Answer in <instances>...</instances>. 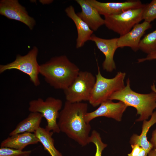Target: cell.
<instances>
[{
	"label": "cell",
	"instance_id": "cell-1",
	"mask_svg": "<svg viewBox=\"0 0 156 156\" xmlns=\"http://www.w3.org/2000/svg\"><path fill=\"white\" fill-rule=\"evenodd\" d=\"M88 108L86 103H73L66 101L58 119L60 131L82 146L89 144L91 127L85 119Z\"/></svg>",
	"mask_w": 156,
	"mask_h": 156
},
{
	"label": "cell",
	"instance_id": "cell-2",
	"mask_svg": "<svg viewBox=\"0 0 156 156\" xmlns=\"http://www.w3.org/2000/svg\"><path fill=\"white\" fill-rule=\"evenodd\" d=\"M80 70L65 55L53 57L40 65V74L50 86L64 90L73 82Z\"/></svg>",
	"mask_w": 156,
	"mask_h": 156
},
{
	"label": "cell",
	"instance_id": "cell-3",
	"mask_svg": "<svg viewBox=\"0 0 156 156\" xmlns=\"http://www.w3.org/2000/svg\"><path fill=\"white\" fill-rule=\"evenodd\" d=\"M109 99L117 100L125 103L128 107L135 108L137 114L139 115L137 121H144L148 119L156 108V93L152 91L146 94L138 93L130 88V81L128 78L126 85L122 89L112 94Z\"/></svg>",
	"mask_w": 156,
	"mask_h": 156
},
{
	"label": "cell",
	"instance_id": "cell-4",
	"mask_svg": "<svg viewBox=\"0 0 156 156\" xmlns=\"http://www.w3.org/2000/svg\"><path fill=\"white\" fill-rule=\"evenodd\" d=\"M125 73L119 71L114 77L107 78L102 75L98 66L95 82L88 101L94 107H96L109 100L114 93L122 89L125 86Z\"/></svg>",
	"mask_w": 156,
	"mask_h": 156
},
{
	"label": "cell",
	"instance_id": "cell-5",
	"mask_svg": "<svg viewBox=\"0 0 156 156\" xmlns=\"http://www.w3.org/2000/svg\"><path fill=\"white\" fill-rule=\"evenodd\" d=\"M62 104L61 99L52 97H48L45 101L38 98L29 102L28 110L30 112L41 114L47 121L45 128L48 131L59 133L60 131L57 120Z\"/></svg>",
	"mask_w": 156,
	"mask_h": 156
},
{
	"label": "cell",
	"instance_id": "cell-6",
	"mask_svg": "<svg viewBox=\"0 0 156 156\" xmlns=\"http://www.w3.org/2000/svg\"><path fill=\"white\" fill-rule=\"evenodd\" d=\"M96 81L91 72L80 71L71 84L64 90L66 101L71 103L89 101Z\"/></svg>",
	"mask_w": 156,
	"mask_h": 156
},
{
	"label": "cell",
	"instance_id": "cell-7",
	"mask_svg": "<svg viewBox=\"0 0 156 156\" xmlns=\"http://www.w3.org/2000/svg\"><path fill=\"white\" fill-rule=\"evenodd\" d=\"M38 53V49L34 46L25 55H17L14 61L0 65V73L8 70L16 69L29 76L30 80L35 86H39L40 84L38 77L40 65L37 60Z\"/></svg>",
	"mask_w": 156,
	"mask_h": 156
},
{
	"label": "cell",
	"instance_id": "cell-8",
	"mask_svg": "<svg viewBox=\"0 0 156 156\" xmlns=\"http://www.w3.org/2000/svg\"><path fill=\"white\" fill-rule=\"evenodd\" d=\"M145 5L118 14L105 16L104 25L108 29L118 34L120 36H123L143 20L142 13Z\"/></svg>",
	"mask_w": 156,
	"mask_h": 156
},
{
	"label": "cell",
	"instance_id": "cell-9",
	"mask_svg": "<svg viewBox=\"0 0 156 156\" xmlns=\"http://www.w3.org/2000/svg\"><path fill=\"white\" fill-rule=\"evenodd\" d=\"M0 14L9 19L23 23L31 30L36 24L34 19L28 15L25 8L17 0H0Z\"/></svg>",
	"mask_w": 156,
	"mask_h": 156
},
{
	"label": "cell",
	"instance_id": "cell-10",
	"mask_svg": "<svg viewBox=\"0 0 156 156\" xmlns=\"http://www.w3.org/2000/svg\"><path fill=\"white\" fill-rule=\"evenodd\" d=\"M127 107L121 101L114 103L109 99L102 102L95 110L88 112L85 115V120L87 123H89L94 119L104 116L120 121L123 114Z\"/></svg>",
	"mask_w": 156,
	"mask_h": 156
},
{
	"label": "cell",
	"instance_id": "cell-11",
	"mask_svg": "<svg viewBox=\"0 0 156 156\" xmlns=\"http://www.w3.org/2000/svg\"><path fill=\"white\" fill-rule=\"evenodd\" d=\"M100 15L104 16L116 14L127 10L138 9L145 5L140 0H129L121 2H101L96 0H86Z\"/></svg>",
	"mask_w": 156,
	"mask_h": 156
},
{
	"label": "cell",
	"instance_id": "cell-12",
	"mask_svg": "<svg viewBox=\"0 0 156 156\" xmlns=\"http://www.w3.org/2000/svg\"><path fill=\"white\" fill-rule=\"evenodd\" d=\"M118 38L105 39L99 38L93 34L90 40L94 42L97 48L105 56L102 64L103 69L107 72H111L116 68L114 60V53L117 48Z\"/></svg>",
	"mask_w": 156,
	"mask_h": 156
},
{
	"label": "cell",
	"instance_id": "cell-13",
	"mask_svg": "<svg viewBox=\"0 0 156 156\" xmlns=\"http://www.w3.org/2000/svg\"><path fill=\"white\" fill-rule=\"evenodd\" d=\"M151 27L150 23L145 21L136 25L127 34L118 38V48L127 47L133 51H137L140 49L139 44L142 37L146 31Z\"/></svg>",
	"mask_w": 156,
	"mask_h": 156
},
{
	"label": "cell",
	"instance_id": "cell-14",
	"mask_svg": "<svg viewBox=\"0 0 156 156\" xmlns=\"http://www.w3.org/2000/svg\"><path fill=\"white\" fill-rule=\"evenodd\" d=\"M76 1L81 9V12L77 13V15L93 31H96L100 27L105 24L104 19L101 17L96 10L86 0H76Z\"/></svg>",
	"mask_w": 156,
	"mask_h": 156
},
{
	"label": "cell",
	"instance_id": "cell-15",
	"mask_svg": "<svg viewBox=\"0 0 156 156\" xmlns=\"http://www.w3.org/2000/svg\"><path fill=\"white\" fill-rule=\"evenodd\" d=\"M65 11L67 16L73 21L76 26L77 32L76 47L78 49L81 48L86 42L90 40L94 31L77 16L73 6L70 5Z\"/></svg>",
	"mask_w": 156,
	"mask_h": 156
},
{
	"label": "cell",
	"instance_id": "cell-16",
	"mask_svg": "<svg viewBox=\"0 0 156 156\" xmlns=\"http://www.w3.org/2000/svg\"><path fill=\"white\" fill-rule=\"evenodd\" d=\"M39 142V140L34 133H24L8 137L1 142L0 146L23 150L27 146Z\"/></svg>",
	"mask_w": 156,
	"mask_h": 156
},
{
	"label": "cell",
	"instance_id": "cell-17",
	"mask_svg": "<svg viewBox=\"0 0 156 156\" xmlns=\"http://www.w3.org/2000/svg\"><path fill=\"white\" fill-rule=\"evenodd\" d=\"M43 118L41 114L31 112L28 116L19 122L10 133V136L24 133H32L40 127Z\"/></svg>",
	"mask_w": 156,
	"mask_h": 156
},
{
	"label": "cell",
	"instance_id": "cell-18",
	"mask_svg": "<svg viewBox=\"0 0 156 156\" xmlns=\"http://www.w3.org/2000/svg\"><path fill=\"white\" fill-rule=\"evenodd\" d=\"M156 123V111L153 112L148 121H143L142 132L140 135L133 134L131 137L130 143L131 144H137L148 153L153 148L151 142L147 140V133L151 127Z\"/></svg>",
	"mask_w": 156,
	"mask_h": 156
},
{
	"label": "cell",
	"instance_id": "cell-19",
	"mask_svg": "<svg viewBox=\"0 0 156 156\" xmlns=\"http://www.w3.org/2000/svg\"><path fill=\"white\" fill-rule=\"evenodd\" d=\"M53 132L49 131L45 128H39L34 133L43 145L45 150L51 156H63L54 146V140L52 137Z\"/></svg>",
	"mask_w": 156,
	"mask_h": 156
},
{
	"label": "cell",
	"instance_id": "cell-20",
	"mask_svg": "<svg viewBox=\"0 0 156 156\" xmlns=\"http://www.w3.org/2000/svg\"><path fill=\"white\" fill-rule=\"evenodd\" d=\"M139 49L148 54L156 51V29L141 40Z\"/></svg>",
	"mask_w": 156,
	"mask_h": 156
},
{
	"label": "cell",
	"instance_id": "cell-21",
	"mask_svg": "<svg viewBox=\"0 0 156 156\" xmlns=\"http://www.w3.org/2000/svg\"><path fill=\"white\" fill-rule=\"evenodd\" d=\"M94 143L96 147V152L94 156H102V151L107 146L102 141L100 134L95 130H93L90 135L89 143Z\"/></svg>",
	"mask_w": 156,
	"mask_h": 156
},
{
	"label": "cell",
	"instance_id": "cell-22",
	"mask_svg": "<svg viewBox=\"0 0 156 156\" xmlns=\"http://www.w3.org/2000/svg\"><path fill=\"white\" fill-rule=\"evenodd\" d=\"M142 19L144 21L150 23L156 19V0H153L145 4L142 13Z\"/></svg>",
	"mask_w": 156,
	"mask_h": 156
},
{
	"label": "cell",
	"instance_id": "cell-23",
	"mask_svg": "<svg viewBox=\"0 0 156 156\" xmlns=\"http://www.w3.org/2000/svg\"><path fill=\"white\" fill-rule=\"evenodd\" d=\"M31 150L23 151L6 147H1L0 156H29Z\"/></svg>",
	"mask_w": 156,
	"mask_h": 156
},
{
	"label": "cell",
	"instance_id": "cell-24",
	"mask_svg": "<svg viewBox=\"0 0 156 156\" xmlns=\"http://www.w3.org/2000/svg\"><path fill=\"white\" fill-rule=\"evenodd\" d=\"M131 152L128 154V156H137L141 151L142 148L137 144H131Z\"/></svg>",
	"mask_w": 156,
	"mask_h": 156
},
{
	"label": "cell",
	"instance_id": "cell-25",
	"mask_svg": "<svg viewBox=\"0 0 156 156\" xmlns=\"http://www.w3.org/2000/svg\"><path fill=\"white\" fill-rule=\"evenodd\" d=\"M156 60V51L148 54L145 58L139 59H138V62L141 63L146 60Z\"/></svg>",
	"mask_w": 156,
	"mask_h": 156
},
{
	"label": "cell",
	"instance_id": "cell-26",
	"mask_svg": "<svg viewBox=\"0 0 156 156\" xmlns=\"http://www.w3.org/2000/svg\"><path fill=\"white\" fill-rule=\"evenodd\" d=\"M151 144L153 146L154 149H156V129L152 132V137L150 140Z\"/></svg>",
	"mask_w": 156,
	"mask_h": 156
},
{
	"label": "cell",
	"instance_id": "cell-27",
	"mask_svg": "<svg viewBox=\"0 0 156 156\" xmlns=\"http://www.w3.org/2000/svg\"><path fill=\"white\" fill-rule=\"evenodd\" d=\"M148 153L143 148L139 154L137 156H147Z\"/></svg>",
	"mask_w": 156,
	"mask_h": 156
},
{
	"label": "cell",
	"instance_id": "cell-28",
	"mask_svg": "<svg viewBox=\"0 0 156 156\" xmlns=\"http://www.w3.org/2000/svg\"><path fill=\"white\" fill-rule=\"evenodd\" d=\"M148 156H156V149L151 150L148 153Z\"/></svg>",
	"mask_w": 156,
	"mask_h": 156
},
{
	"label": "cell",
	"instance_id": "cell-29",
	"mask_svg": "<svg viewBox=\"0 0 156 156\" xmlns=\"http://www.w3.org/2000/svg\"><path fill=\"white\" fill-rule=\"evenodd\" d=\"M151 88L152 91L156 93V88H155V84L154 83L151 86Z\"/></svg>",
	"mask_w": 156,
	"mask_h": 156
}]
</instances>
